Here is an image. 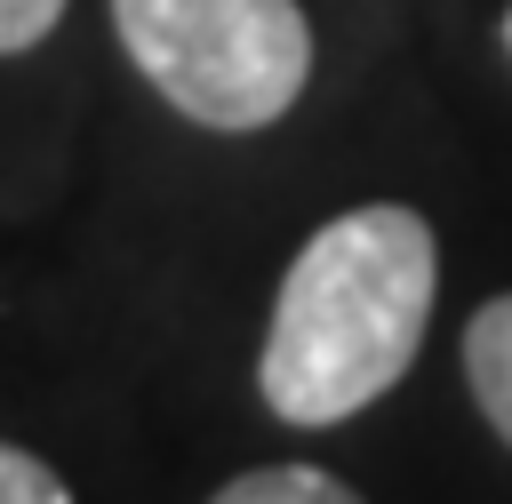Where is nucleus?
<instances>
[{
	"label": "nucleus",
	"mask_w": 512,
	"mask_h": 504,
	"mask_svg": "<svg viewBox=\"0 0 512 504\" xmlns=\"http://www.w3.org/2000/svg\"><path fill=\"white\" fill-rule=\"evenodd\" d=\"M464 384H472L480 416L496 424V440L512 448V288L488 296V304L464 320Z\"/></svg>",
	"instance_id": "nucleus-3"
},
{
	"label": "nucleus",
	"mask_w": 512,
	"mask_h": 504,
	"mask_svg": "<svg viewBox=\"0 0 512 504\" xmlns=\"http://www.w3.org/2000/svg\"><path fill=\"white\" fill-rule=\"evenodd\" d=\"M208 504H360V496L320 464H256V472L224 480Z\"/></svg>",
	"instance_id": "nucleus-4"
},
{
	"label": "nucleus",
	"mask_w": 512,
	"mask_h": 504,
	"mask_svg": "<svg viewBox=\"0 0 512 504\" xmlns=\"http://www.w3.org/2000/svg\"><path fill=\"white\" fill-rule=\"evenodd\" d=\"M56 16H64V0H0V56L40 48L56 32Z\"/></svg>",
	"instance_id": "nucleus-6"
},
{
	"label": "nucleus",
	"mask_w": 512,
	"mask_h": 504,
	"mask_svg": "<svg viewBox=\"0 0 512 504\" xmlns=\"http://www.w3.org/2000/svg\"><path fill=\"white\" fill-rule=\"evenodd\" d=\"M128 64L200 128H272L312 80V24L296 0H112Z\"/></svg>",
	"instance_id": "nucleus-2"
},
{
	"label": "nucleus",
	"mask_w": 512,
	"mask_h": 504,
	"mask_svg": "<svg viewBox=\"0 0 512 504\" xmlns=\"http://www.w3.org/2000/svg\"><path fill=\"white\" fill-rule=\"evenodd\" d=\"M432 288L440 248L416 208L368 200L328 216L280 272L256 360L264 408L280 424H344L368 400H384L424 352Z\"/></svg>",
	"instance_id": "nucleus-1"
},
{
	"label": "nucleus",
	"mask_w": 512,
	"mask_h": 504,
	"mask_svg": "<svg viewBox=\"0 0 512 504\" xmlns=\"http://www.w3.org/2000/svg\"><path fill=\"white\" fill-rule=\"evenodd\" d=\"M0 504H72V488H64L32 448H8V440H0Z\"/></svg>",
	"instance_id": "nucleus-5"
}]
</instances>
